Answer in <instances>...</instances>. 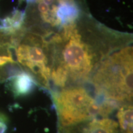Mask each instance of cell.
I'll return each mask as SVG.
<instances>
[{"label": "cell", "instance_id": "6da1fadb", "mask_svg": "<svg viewBox=\"0 0 133 133\" xmlns=\"http://www.w3.org/2000/svg\"><path fill=\"white\" fill-rule=\"evenodd\" d=\"M132 47L123 46L100 64L92 81L102 100L129 104L132 100Z\"/></svg>", "mask_w": 133, "mask_h": 133}, {"label": "cell", "instance_id": "7a4b0ae2", "mask_svg": "<svg viewBox=\"0 0 133 133\" xmlns=\"http://www.w3.org/2000/svg\"><path fill=\"white\" fill-rule=\"evenodd\" d=\"M61 124L64 127L89 121L98 116L109 114L117 104L94 99L84 88H68L54 96Z\"/></svg>", "mask_w": 133, "mask_h": 133}, {"label": "cell", "instance_id": "3957f363", "mask_svg": "<svg viewBox=\"0 0 133 133\" xmlns=\"http://www.w3.org/2000/svg\"><path fill=\"white\" fill-rule=\"evenodd\" d=\"M44 32L38 26H24L14 34L12 48L16 50L18 62L47 86L51 71L47 52L51 50V46L44 38Z\"/></svg>", "mask_w": 133, "mask_h": 133}, {"label": "cell", "instance_id": "277c9868", "mask_svg": "<svg viewBox=\"0 0 133 133\" xmlns=\"http://www.w3.org/2000/svg\"><path fill=\"white\" fill-rule=\"evenodd\" d=\"M118 124L110 118L93 119L82 126L78 133H119Z\"/></svg>", "mask_w": 133, "mask_h": 133}, {"label": "cell", "instance_id": "5b68a950", "mask_svg": "<svg viewBox=\"0 0 133 133\" xmlns=\"http://www.w3.org/2000/svg\"><path fill=\"white\" fill-rule=\"evenodd\" d=\"M10 83L15 95L21 96L26 95L32 91L35 85V81L31 74L22 71L11 76Z\"/></svg>", "mask_w": 133, "mask_h": 133}, {"label": "cell", "instance_id": "8992f818", "mask_svg": "<svg viewBox=\"0 0 133 133\" xmlns=\"http://www.w3.org/2000/svg\"><path fill=\"white\" fill-rule=\"evenodd\" d=\"M82 8L75 3H64L57 6L56 16L61 27L75 22L83 14Z\"/></svg>", "mask_w": 133, "mask_h": 133}, {"label": "cell", "instance_id": "52a82bcc", "mask_svg": "<svg viewBox=\"0 0 133 133\" xmlns=\"http://www.w3.org/2000/svg\"><path fill=\"white\" fill-rule=\"evenodd\" d=\"M132 105L124 104L117 112L119 128L121 133H132Z\"/></svg>", "mask_w": 133, "mask_h": 133}, {"label": "cell", "instance_id": "ba28073f", "mask_svg": "<svg viewBox=\"0 0 133 133\" xmlns=\"http://www.w3.org/2000/svg\"><path fill=\"white\" fill-rule=\"evenodd\" d=\"M15 62L11 53L8 55H0V69L8 64H14Z\"/></svg>", "mask_w": 133, "mask_h": 133}, {"label": "cell", "instance_id": "9c48e42d", "mask_svg": "<svg viewBox=\"0 0 133 133\" xmlns=\"http://www.w3.org/2000/svg\"><path fill=\"white\" fill-rule=\"evenodd\" d=\"M7 128V118L4 115L0 114V133H6Z\"/></svg>", "mask_w": 133, "mask_h": 133}, {"label": "cell", "instance_id": "30bf717a", "mask_svg": "<svg viewBox=\"0 0 133 133\" xmlns=\"http://www.w3.org/2000/svg\"><path fill=\"white\" fill-rule=\"evenodd\" d=\"M59 1V4L61 3H75L78 6H80L81 8L83 7V6L84 5L83 2L84 1V0H57Z\"/></svg>", "mask_w": 133, "mask_h": 133}]
</instances>
